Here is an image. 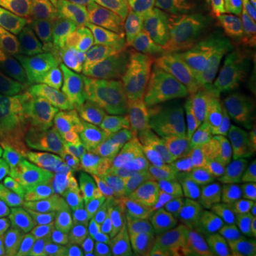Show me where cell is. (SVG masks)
<instances>
[{
    "label": "cell",
    "instance_id": "obj_25",
    "mask_svg": "<svg viewBox=\"0 0 256 256\" xmlns=\"http://www.w3.org/2000/svg\"><path fill=\"white\" fill-rule=\"evenodd\" d=\"M127 161L126 146L117 132L107 134L76 160L73 166H87L100 174L117 178L124 172Z\"/></svg>",
    "mask_w": 256,
    "mask_h": 256
},
{
    "label": "cell",
    "instance_id": "obj_18",
    "mask_svg": "<svg viewBox=\"0 0 256 256\" xmlns=\"http://www.w3.org/2000/svg\"><path fill=\"white\" fill-rule=\"evenodd\" d=\"M106 46L107 42L98 38L62 37L56 48L66 58L86 90H92L106 86Z\"/></svg>",
    "mask_w": 256,
    "mask_h": 256
},
{
    "label": "cell",
    "instance_id": "obj_6",
    "mask_svg": "<svg viewBox=\"0 0 256 256\" xmlns=\"http://www.w3.org/2000/svg\"><path fill=\"white\" fill-rule=\"evenodd\" d=\"M172 18L176 44L242 70H249V42L238 30L195 9L186 2L174 10Z\"/></svg>",
    "mask_w": 256,
    "mask_h": 256
},
{
    "label": "cell",
    "instance_id": "obj_34",
    "mask_svg": "<svg viewBox=\"0 0 256 256\" xmlns=\"http://www.w3.org/2000/svg\"><path fill=\"white\" fill-rule=\"evenodd\" d=\"M57 256H73V255H68V254H63V252H58V254H57ZM100 256H110V255H108V254H107V255H104V254H102V255H100Z\"/></svg>",
    "mask_w": 256,
    "mask_h": 256
},
{
    "label": "cell",
    "instance_id": "obj_23",
    "mask_svg": "<svg viewBox=\"0 0 256 256\" xmlns=\"http://www.w3.org/2000/svg\"><path fill=\"white\" fill-rule=\"evenodd\" d=\"M54 172L0 142V190L30 191L53 181Z\"/></svg>",
    "mask_w": 256,
    "mask_h": 256
},
{
    "label": "cell",
    "instance_id": "obj_12",
    "mask_svg": "<svg viewBox=\"0 0 256 256\" xmlns=\"http://www.w3.org/2000/svg\"><path fill=\"white\" fill-rule=\"evenodd\" d=\"M156 52L146 43L132 37L116 34L106 46V88L116 100L130 94V86L138 70L148 63Z\"/></svg>",
    "mask_w": 256,
    "mask_h": 256
},
{
    "label": "cell",
    "instance_id": "obj_19",
    "mask_svg": "<svg viewBox=\"0 0 256 256\" xmlns=\"http://www.w3.org/2000/svg\"><path fill=\"white\" fill-rule=\"evenodd\" d=\"M110 256H164L165 240L148 218L116 224L107 238Z\"/></svg>",
    "mask_w": 256,
    "mask_h": 256
},
{
    "label": "cell",
    "instance_id": "obj_4",
    "mask_svg": "<svg viewBox=\"0 0 256 256\" xmlns=\"http://www.w3.org/2000/svg\"><path fill=\"white\" fill-rule=\"evenodd\" d=\"M48 215L58 252L73 256L102 255L108 234L117 224V216L92 198L63 191L54 181Z\"/></svg>",
    "mask_w": 256,
    "mask_h": 256
},
{
    "label": "cell",
    "instance_id": "obj_3",
    "mask_svg": "<svg viewBox=\"0 0 256 256\" xmlns=\"http://www.w3.org/2000/svg\"><path fill=\"white\" fill-rule=\"evenodd\" d=\"M256 130V98L236 102L210 118L165 138L168 151L181 156L239 160L252 141Z\"/></svg>",
    "mask_w": 256,
    "mask_h": 256
},
{
    "label": "cell",
    "instance_id": "obj_15",
    "mask_svg": "<svg viewBox=\"0 0 256 256\" xmlns=\"http://www.w3.org/2000/svg\"><path fill=\"white\" fill-rule=\"evenodd\" d=\"M118 117L134 136L151 146H162L171 120V106L152 97L127 96L118 101Z\"/></svg>",
    "mask_w": 256,
    "mask_h": 256
},
{
    "label": "cell",
    "instance_id": "obj_8",
    "mask_svg": "<svg viewBox=\"0 0 256 256\" xmlns=\"http://www.w3.org/2000/svg\"><path fill=\"white\" fill-rule=\"evenodd\" d=\"M63 191L82 194L97 202L101 208L124 220L148 218L144 206L138 202L126 184L117 178L100 174L87 166H68L53 178Z\"/></svg>",
    "mask_w": 256,
    "mask_h": 256
},
{
    "label": "cell",
    "instance_id": "obj_27",
    "mask_svg": "<svg viewBox=\"0 0 256 256\" xmlns=\"http://www.w3.org/2000/svg\"><path fill=\"white\" fill-rule=\"evenodd\" d=\"M186 90L188 74L182 62L174 53L166 52L164 56V73L156 90L152 94V98L165 104H172Z\"/></svg>",
    "mask_w": 256,
    "mask_h": 256
},
{
    "label": "cell",
    "instance_id": "obj_2",
    "mask_svg": "<svg viewBox=\"0 0 256 256\" xmlns=\"http://www.w3.org/2000/svg\"><path fill=\"white\" fill-rule=\"evenodd\" d=\"M53 181L30 191L0 190V256H57L48 204Z\"/></svg>",
    "mask_w": 256,
    "mask_h": 256
},
{
    "label": "cell",
    "instance_id": "obj_10",
    "mask_svg": "<svg viewBox=\"0 0 256 256\" xmlns=\"http://www.w3.org/2000/svg\"><path fill=\"white\" fill-rule=\"evenodd\" d=\"M111 14L117 34L141 40L156 53L171 52L176 44L171 12L150 8L137 0H116Z\"/></svg>",
    "mask_w": 256,
    "mask_h": 256
},
{
    "label": "cell",
    "instance_id": "obj_14",
    "mask_svg": "<svg viewBox=\"0 0 256 256\" xmlns=\"http://www.w3.org/2000/svg\"><path fill=\"white\" fill-rule=\"evenodd\" d=\"M151 220L165 240L191 250H200L214 229L210 220L195 208L175 200Z\"/></svg>",
    "mask_w": 256,
    "mask_h": 256
},
{
    "label": "cell",
    "instance_id": "obj_16",
    "mask_svg": "<svg viewBox=\"0 0 256 256\" xmlns=\"http://www.w3.org/2000/svg\"><path fill=\"white\" fill-rule=\"evenodd\" d=\"M57 43L56 37L38 33L0 12V53L12 60L36 70Z\"/></svg>",
    "mask_w": 256,
    "mask_h": 256
},
{
    "label": "cell",
    "instance_id": "obj_32",
    "mask_svg": "<svg viewBox=\"0 0 256 256\" xmlns=\"http://www.w3.org/2000/svg\"><path fill=\"white\" fill-rule=\"evenodd\" d=\"M164 256H201V255H196V254H194L191 249L178 246V245H174V244H171V242L165 240V255Z\"/></svg>",
    "mask_w": 256,
    "mask_h": 256
},
{
    "label": "cell",
    "instance_id": "obj_11",
    "mask_svg": "<svg viewBox=\"0 0 256 256\" xmlns=\"http://www.w3.org/2000/svg\"><path fill=\"white\" fill-rule=\"evenodd\" d=\"M0 142L33 162L58 172L54 152L40 124L28 112L0 98Z\"/></svg>",
    "mask_w": 256,
    "mask_h": 256
},
{
    "label": "cell",
    "instance_id": "obj_26",
    "mask_svg": "<svg viewBox=\"0 0 256 256\" xmlns=\"http://www.w3.org/2000/svg\"><path fill=\"white\" fill-rule=\"evenodd\" d=\"M198 252L201 256H256L255 230L212 229Z\"/></svg>",
    "mask_w": 256,
    "mask_h": 256
},
{
    "label": "cell",
    "instance_id": "obj_13",
    "mask_svg": "<svg viewBox=\"0 0 256 256\" xmlns=\"http://www.w3.org/2000/svg\"><path fill=\"white\" fill-rule=\"evenodd\" d=\"M36 72L47 110L62 112L90 104L87 100L86 87L76 77L57 48L46 56Z\"/></svg>",
    "mask_w": 256,
    "mask_h": 256
},
{
    "label": "cell",
    "instance_id": "obj_22",
    "mask_svg": "<svg viewBox=\"0 0 256 256\" xmlns=\"http://www.w3.org/2000/svg\"><path fill=\"white\" fill-rule=\"evenodd\" d=\"M0 12L38 33L62 36V0H0Z\"/></svg>",
    "mask_w": 256,
    "mask_h": 256
},
{
    "label": "cell",
    "instance_id": "obj_24",
    "mask_svg": "<svg viewBox=\"0 0 256 256\" xmlns=\"http://www.w3.org/2000/svg\"><path fill=\"white\" fill-rule=\"evenodd\" d=\"M195 9L238 30L249 42L256 28L255 0H185Z\"/></svg>",
    "mask_w": 256,
    "mask_h": 256
},
{
    "label": "cell",
    "instance_id": "obj_9",
    "mask_svg": "<svg viewBox=\"0 0 256 256\" xmlns=\"http://www.w3.org/2000/svg\"><path fill=\"white\" fill-rule=\"evenodd\" d=\"M171 53L182 62L188 74V88L218 92L234 102H242L254 97L249 70L234 67L180 44H175Z\"/></svg>",
    "mask_w": 256,
    "mask_h": 256
},
{
    "label": "cell",
    "instance_id": "obj_17",
    "mask_svg": "<svg viewBox=\"0 0 256 256\" xmlns=\"http://www.w3.org/2000/svg\"><path fill=\"white\" fill-rule=\"evenodd\" d=\"M62 37L98 38L117 34L114 18L100 0H62Z\"/></svg>",
    "mask_w": 256,
    "mask_h": 256
},
{
    "label": "cell",
    "instance_id": "obj_31",
    "mask_svg": "<svg viewBox=\"0 0 256 256\" xmlns=\"http://www.w3.org/2000/svg\"><path fill=\"white\" fill-rule=\"evenodd\" d=\"M140 3L154 8L158 10H165V12H174L178 6H181L182 3H185V0H137Z\"/></svg>",
    "mask_w": 256,
    "mask_h": 256
},
{
    "label": "cell",
    "instance_id": "obj_20",
    "mask_svg": "<svg viewBox=\"0 0 256 256\" xmlns=\"http://www.w3.org/2000/svg\"><path fill=\"white\" fill-rule=\"evenodd\" d=\"M0 98L26 112L47 110L36 76L3 53H0Z\"/></svg>",
    "mask_w": 256,
    "mask_h": 256
},
{
    "label": "cell",
    "instance_id": "obj_28",
    "mask_svg": "<svg viewBox=\"0 0 256 256\" xmlns=\"http://www.w3.org/2000/svg\"><path fill=\"white\" fill-rule=\"evenodd\" d=\"M166 53V52H165ZM165 53H156L154 57L138 70L131 86L128 96H146L152 97L156 90L160 80L164 73V56Z\"/></svg>",
    "mask_w": 256,
    "mask_h": 256
},
{
    "label": "cell",
    "instance_id": "obj_29",
    "mask_svg": "<svg viewBox=\"0 0 256 256\" xmlns=\"http://www.w3.org/2000/svg\"><path fill=\"white\" fill-rule=\"evenodd\" d=\"M242 158H244V164L246 168V175L250 190L254 192V196L256 200V130L254 137H252V141H250V144H249Z\"/></svg>",
    "mask_w": 256,
    "mask_h": 256
},
{
    "label": "cell",
    "instance_id": "obj_7",
    "mask_svg": "<svg viewBox=\"0 0 256 256\" xmlns=\"http://www.w3.org/2000/svg\"><path fill=\"white\" fill-rule=\"evenodd\" d=\"M118 131L127 154L124 184L152 218L172 201L165 151L150 146L124 126Z\"/></svg>",
    "mask_w": 256,
    "mask_h": 256
},
{
    "label": "cell",
    "instance_id": "obj_36",
    "mask_svg": "<svg viewBox=\"0 0 256 256\" xmlns=\"http://www.w3.org/2000/svg\"><path fill=\"white\" fill-rule=\"evenodd\" d=\"M255 3H256V0H255Z\"/></svg>",
    "mask_w": 256,
    "mask_h": 256
},
{
    "label": "cell",
    "instance_id": "obj_1",
    "mask_svg": "<svg viewBox=\"0 0 256 256\" xmlns=\"http://www.w3.org/2000/svg\"><path fill=\"white\" fill-rule=\"evenodd\" d=\"M171 200L220 229H252L256 200L240 160H214L165 151Z\"/></svg>",
    "mask_w": 256,
    "mask_h": 256
},
{
    "label": "cell",
    "instance_id": "obj_5",
    "mask_svg": "<svg viewBox=\"0 0 256 256\" xmlns=\"http://www.w3.org/2000/svg\"><path fill=\"white\" fill-rule=\"evenodd\" d=\"M50 141L58 171L73 166L76 160L107 134L117 132L122 122L100 104H87L68 111L28 112Z\"/></svg>",
    "mask_w": 256,
    "mask_h": 256
},
{
    "label": "cell",
    "instance_id": "obj_21",
    "mask_svg": "<svg viewBox=\"0 0 256 256\" xmlns=\"http://www.w3.org/2000/svg\"><path fill=\"white\" fill-rule=\"evenodd\" d=\"M234 104L236 102L218 92L190 88V92H182L171 106V120L166 127L165 138L174 137L178 132L200 124L215 112Z\"/></svg>",
    "mask_w": 256,
    "mask_h": 256
},
{
    "label": "cell",
    "instance_id": "obj_35",
    "mask_svg": "<svg viewBox=\"0 0 256 256\" xmlns=\"http://www.w3.org/2000/svg\"><path fill=\"white\" fill-rule=\"evenodd\" d=\"M254 230H255V235H256V204H255V222H254Z\"/></svg>",
    "mask_w": 256,
    "mask_h": 256
},
{
    "label": "cell",
    "instance_id": "obj_33",
    "mask_svg": "<svg viewBox=\"0 0 256 256\" xmlns=\"http://www.w3.org/2000/svg\"><path fill=\"white\" fill-rule=\"evenodd\" d=\"M101 3L104 4V8L108 10L110 13H112V9H114V2L116 0H100Z\"/></svg>",
    "mask_w": 256,
    "mask_h": 256
},
{
    "label": "cell",
    "instance_id": "obj_30",
    "mask_svg": "<svg viewBox=\"0 0 256 256\" xmlns=\"http://www.w3.org/2000/svg\"><path fill=\"white\" fill-rule=\"evenodd\" d=\"M248 62H249V74L252 82V90L256 92V28L248 43Z\"/></svg>",
    "mask_w": 256,
    "mask_h": 256
}]
</instances>
